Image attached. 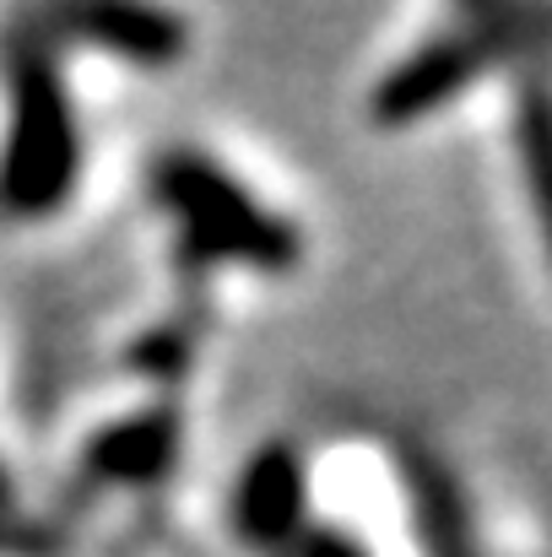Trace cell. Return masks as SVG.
Masks as SVG:
<instances>
[{
    "label": "cell",
    "instance_id": "cell-3",
    "mask_svg": "<svg viewBox=\"0 0 552 557\" xmlns=\"http://www.w3.org/2000/svg\"><path fill=\"white\" fill-rule=\"evenodd\" d=\"M520 16H493V11H471V16H461L455 27H444V33H433L428 44H417L395 71H384V82L373 87V103H368V114L379 120V125H412V120H428V114H439L444 103H455L488 65H499L504 54H510V44H520V38H510V27H515Z\"/></svg>",
    "mask_w": 552,
    "mask_h": 557
},
{
    "label": "cell",
    "instance_id": "cell-7",
    "mask_svg": "<svg viewBox=\"0 0 552 557\" xmlns=\"http://www.w3.org/2000/svg\"><path fill=\"white\" fill-rule=\"evenodd\" d=\"M169 449H174L169 422H136V428H125V438H109L103 444L98 466L114 471V476H125V482H147L169 460Z\"/></svg>",
    "mask_w": 552,
    "mask_h": 557
},
{
    "label": "cell",
    "instance_id": "cell-1",
    "mask_svg": "<svg viewBox=\"0 0 552 557\" xmlns=\"http://www.w3.org/2000/svg\"><path fill=\"white\" fill-rule=\"evenodd\" d=\"M158 206L180 227L184 249L217 265H249L282 276L298 265V233L206 152H169L152 174Z\"/></svg>",
    "mask_w": 552,
    "mask_h": 557
},
{
    "label": "cell",
    "instance_id": "cell-5",
    "mask_svg": "<svg viewBox=\"0 0 552 557\" xmlns=\"http://www.w3.org/2000/svg\"><path fill=\"white\" fill-rule=\"evenodd\" d=\"M71 27L82 44L131 60V65H169L184 54V22L169 11H136V5H109V11H76Z\"/></svg>",
    "mask_w": 552,
    "mask_h": 557
},
{
    "label": "cell",
    "instance_id": "cell-8",
    "mask_svg": "<svg viewBox=\"0 0 552 557\" xmlns=\"http://www.w3.org/2000/svg\"><path fill=\"white\" fill-rule=\"evenodd\" d=\"M293 553L298 557H368L353 536H342V531H304L298 542H293Z\"/></svg>",
    "mask_w": 552,
    "mask_h": 557
},
{
    "label": "cell",
    "instance_id": "cell-4",
    "mask_svg": "<svg viewBox=\"0 0 552 557\" xmlns=\"http://www.w3.org/2000/svg\"><path fill=\"white\" fill-rule=\"evenodd\" d=\"M233 525L249 547H293L309 531V476L287 444L260 449L233 487Z\"/></svg>",
    "mask_w": 552,
    "mask_h": 557
},
{
    "label": "cell",
    "instance_id": "cell-2",
    "mask_svg": "<svg viewBox=\"0 0 552 557\" xmlns=\"http://www.w3.org/2000/svg\"><path fill=\"white\" fill-rule=\"evenodd\" d=\"M5 136H0V206L11 216L54 211L82 169V125L65 82L44 44H22L5 76Z\"/></svg>",
    "mask_w": 552,
    "mask_h": 557
},
{
    "label": "cell",
    "instance_id": "cell-6",
    "mask_svg": "<svg viewBox=\"0 0 552 557\" xmlns=\"http://www.w3.org/2000/svg\"><path fill=\"white\" fill-rule=\"evenodd\" d=\"M515 169L526 200L537 211L542 244L552 260V82L548 76H526L520 98H515Z\"/></svg>",
    "mask_w": 552,
    "mask_h": 557
}]
</instances>
